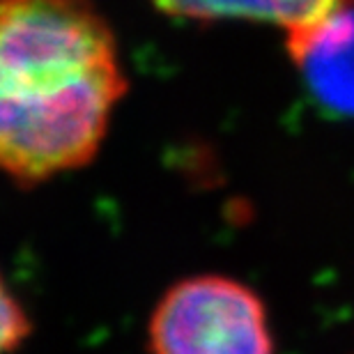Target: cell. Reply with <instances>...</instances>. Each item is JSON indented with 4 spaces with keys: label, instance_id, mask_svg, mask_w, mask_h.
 I'll use <instances>...</instances> for the list:
<instances>
[{
    "label": "cell",
    "instance_id": "obj_1",
    "mask_svg": "<svg viewBox=\"0 0 354 354\" xmlns=\"http://www.w3.org/2000/svg\"><path fill=\"white\" fill-rule=\"evenodd\" d=\"M127 92L92 0H0V161L17 187L88 166Z\"/></svg>",
    "mask_w": 354,
    "mask_h": 354
},
{
    "label": "cell",
    "instance_id": "obj_2",
    "mask_svg": "<svg viewBox=\"0 0 354 354\" xmlns=\"http://www.w3.org/2000/svg\"><path fill=\"white\" fill-rule=\"evenodd\" d=\"M150 354H274L260 295L223 274L173 283L147 324Z\"/></svg>",
    "mask_w": 354,
    "mask_h": 354
},
{
    "label": "cell",
    "instance_id": "obj_3",
    "mask_svg": "<svg viewBox=\"0 0 354 354\" xmlns=\"http://www.w3.org/2000/svg\"><path fill=\"white\" fill-rule=\"evenodd\" d=\"M161 17L182 24H256L279 30L292 62L354 12V0H147Z\"/></svg>",
    "mask_w": 354,
    "mask_h": 354
},
{
    "label": "cell",
    "instance_id": "obj_4",
    "mask_svg": "<svg viewBox=\"0 0 354 354\" xmlns=\"http://www.w3.org/2000/svg\"><path fill=\"white\" fill-rule=\"evenodd\" d=\"M32 334L30 315L26 313L24 304L10 292V288H3V331H0V341H3V352L12 354L19 350Z\"/></svg>",
    "mask_w": 354,
    "mask_h": 354
}]
</instances>
